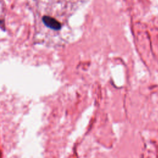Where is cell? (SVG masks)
I'll return each mask as SVG.
<instances>
[{
	"label": "cell",
	"mask_w": 158,
	"mask_h": 158,
	"mask_svg": "<svg viewBox=\"0 0 158 158\" xmlns=\"http://www.w3.org/2000/svg\"><path fill=\"white\" fill-rule=\"evenodd\" d=\"M27 4L33 17L35 43L54 48L68 41L69 20L78 0H27Z\"/></svg>",
	"instance_id": "cell-1"
}]
</instances>
